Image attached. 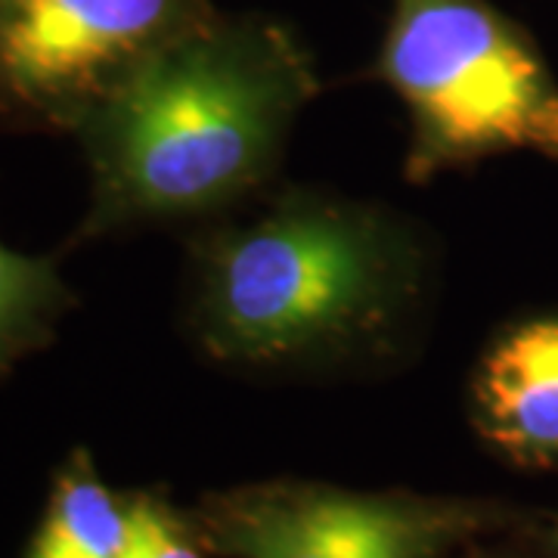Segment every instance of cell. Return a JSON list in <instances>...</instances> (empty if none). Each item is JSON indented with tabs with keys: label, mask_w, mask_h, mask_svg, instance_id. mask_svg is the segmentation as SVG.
Returning <instances> with one entry per match:
<instances>
[{
	"label": "cell",
	"mask_w": 558,
	"mask_h": 558,
	"mask_svg": "<svg viewBox=\"0 0 558 558\" xmlns=\"http://www.w3.org/2000/svg\"><path fill=\"white\" fill-rule=\"evenodd\" d=\"M425 289V252L391 211L292 193L196 245L193 329L205 354L289 366L388 341Z\"/></svg>",
	"instance_id": "cell-2"
},
{
	"label": "cell",
	"mask_w": 558,
	"mask_h": 558,
	"mask_svg": "<svg viewBox=\"0 0 558 558\" xmlns=\"http://www.w3.org/2000/svg\"><path fill=\"white\" fill-rule=\"evenodd\" d=\"M319 94L311 53L264 16H208L81 124L94 199L84 236L211 215L274 174Z\"/></svg>",
	"instance_id": "cell-1"
},
{
	"label": "cell",
	"mask_w": 558,
	"mask_h": 558,
	"mask_svg": "<svg viewBox=\"0 0 558 558\" xmlns=\"http://www.w3.org/2000/svg\"><path fill=\"white\" fill-rule=\"evenodd\" d=\"M208 0H0V121L78 131Z\"/></svg>",
	"instance_id": "cell-4"
},
{
	"label": "cell",
	"mask_w": 558,
	"mask_h": 558,
	"mask_svg": "<svg viewBox=\"0 0 558 558\" xmlns=\"http://www.w3.org/2000/svg\"><path fill=\"white\" fill-rule=\"evenodd\" d=\"M131 497L112 494L78 450L65 462L25 558H124Z\"/></svg>",
	"instance_id": "cell-7"
},
{
	"label": "cell",
	"mask_w": 558,
	"mask_h": 558,
	"mask_svg": "<svg viewBox=\"0 0 558 558\" xmlns=\"http://www.w3.org/2000/svg\"><path fill=\"white\" fill-rule=\"evenodd\" d=\"M379 78L410 112L413 183L521 149L558 159V81L487 0H391Z\"/></svg>",
	"instance_id": "cell-3"
},
{
	"label": "cell",
	"mask_w": 558,
	"mask_h": 558,
	"mask_svg": "<svg viewBox=\"0 0 558 558\" xmlns=\"http://www.w3.org/2000/svg\"><path fill=\"white\" fill-rule=\"evenodd\" d=\"M124 558H202L199 534L161 499L131 497V537Z\"/></svg>",
	"instance_id": "cell-9"
},
{
	"label": "cell",
	"mask_w": 558,
	"mask_h": 558,
	"mask_svg": "<svg viewBox=\"0 0 558 558\" xmlns=\"http://www.w3.org/2000/svg\"><path fill=\"white\" fill-rule=\"evenodd\" d=\"M72 292L50 258H28L0 242V376L25 354L44 348Z\"/></svg>",
	"instance_id": "cell-8"
},
{
	"label": "cell",
	"mask_w": 558,
	"mask_h": 558,
	"mask_svg": "<svg viewBox=\"0 0 558 558\" xmlns=\"http://www.w3.org/2000/svg\"><path fill=\"white\" fill-rule=\"evenodd\" d=\"M484 524L462 499L279 481L211 497L196 534L227 558H444Z\"/></svg>",
	"instance_id": "cell-5"
},
{
	"label": "cell",
	"mask_w": 558,
	"mask_h": 558,
	"mask_svg": "<svg viewBox=\"0 0 558 558\" xmlns=\"http://www.w3.org/2000/svg\"><path fill=\"white\" fill-rule=\"evenodd\" d=\"M481 435L521 465L558 459V317L527 319L484 354L475 388Z\"/></svg>",
	"instance_id": "cell-6"
}]
</instances>
